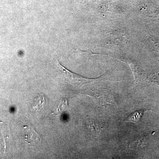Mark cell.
Wrapping results in <instances>:
<instances>
[{"label":"cell","mask_w":159,"mask_h":159,"mask_svg":"<svg viewBox=\"0 0 159 159\" xmlns=\"http://www.w3.org/2000/svg\"><path fill=\"white\" fill-rule=\"evenodd\" d=\"M145 110H140L136 111L130 114L129 116L126 119L125 121L134 122V123H138L142 119V116L144 115L145 111Z\"/></svg>","instance_id":"cell-5"},{"label":"cell","mask_w":159,"mask_h":159,"mask_svg":"<svg viewBox=\"0 0 159 159\" xmlns=\"http://www.w3.org/2000/svg\"><path fill=\"white\" fill-rule=\"evenodd\" d=\"M57 65L61 71L62 72L65 81L72 85H82L85 84L93 82L99 78V77L97 78H86L75 73H73L61 65V64L58 60H57Z\"/></svg>","instance_id":"cell-1"},{"label":"cell","mask_w":159,"mask_h":159,"mask_svg":"<svg viewBox=\"0 0 159 159\" xmlns=\"http://www.w3.org/2000/svg\"><path fill=\"white\" fill-rule=\"evenodd\" d=\"M25 132V141L30 144L31 146H34L41 142V139L39 135L34 129L30 125L24 126Z\"/></svg>","instance_id":"cell-2"},{"label":"cell","mask_w":159,"mask_h":159,"mask_svg":"<svg viewBox=\"0 0 159 159\" xmlns=\"http://www.w3.org/2000/svg\"><path fill=\"white\" fill-rule=\"evenodd\" d=\"M66 107H68V100L66 98H64L61 100V102H60V104L56 111L54 112V113L57 114V113L63 110Z\"/></svg>","instance_id":"cell-6"},{"label":"cell","mask_w":159,"mask_h":159,"mask_svg":"<svg viewBox=\"0 0 159 159\" xmlns=\"http://www.w3.org/2000/svg\"><path fill=\"white\" fill-rule=\"evenodd\" d=\"M48 102V99L43 93L39 94L34 99V102L31 106V110L34 111H39Z\"/></svg>","instance_id":"cell-4"},{"label":"cell","mask_w":159,"mask_h":159,"mask_svg":"<svg viewBox=\"0 0 159 159\" xmlns=\"http://www.w3.org/2000/svg\"><path fill=\"white\" fill-rule=\"evenodd\" d=\"M87 125L95 136L99 137L102 133V128L100 122L93 119H87L86 120Z\"/></svg>","instance_id":"cell-3"}]
</instances>
